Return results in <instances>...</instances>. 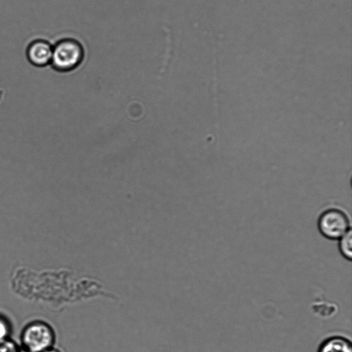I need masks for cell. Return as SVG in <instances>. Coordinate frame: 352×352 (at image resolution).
Here are the masks:
<instances>
[{
	"label": "cell",
	"mask_w": 352,
	"mask_h": 352,
	"mask_svg": "<svg viewBox=\"0 0 352 352\" xmlns=\"http://www.w3.org/2000/svg\"><path fill=\"white\" fill-rule=\"evenodd\" d=\"M320 234L329 240H338L351 229L350 219L342 209L333 207L322 211L317 221Z\"/></svg>",
	"instance_id": "3"
},
{
	"label": "cell",
	"mask_w": 352,
	"mask_h": 352,
	"mask_svg": "<svg viewBox=\"0 0 352 352\" xmlns=\"http://www.w3.org/2000/svg\"><path fill=\"white\" fill-rule=\"evenodd\" d=\"M18 344L10 338L0 341V352H19Z\"/></svg>",
	"instance_id": "7"
},
{
	"label": "cell",
	"mask_w": 352,
	"mask_h": 352,
	"mask_svg": "<svg viewBox=\"0 0 352 352\" xmlns=\"http://www.w3.org/2000/svg\"><path fill=\"white\" fill-rule=\"evenodd\" d=\"M21 342L22 349L28 352H43L54 346L55 333L48 323L33 321L23 329Z\"/></svg>",
	"instance_id": "2"
},
{
	"label": "cell",
	"mask_w": 352,
	"mask_h": 352,
	"mask_svg": "<svg viewBox=\"0 0 352 352\" xmlns=\"http://www.w3.org/2000/svg\"><path fill=\"white\" fill-rule=\"evenodd\" d=\"M317 352H352L351 342L342 336H332L321 342Z\"/></svg>",
	"instance_id": "5"
},
{
	"label": "cell",
	"mask_w": 352,
	"mask_h": 352,
	"mask_svg": "<svg viewBox=\"0 0 352 352\" xmlns=\"http://www.w3.org/2000/svg\"><path fill=\"white\" fill-rule=\"evenodd\" d=\"M84 58L85 50L80 42L65 38L53 45L50 65L57 72H69L79 67Z\"/></svg>",
	"instance_id": "1"
},
{
	"label": "cell",
	"mask_w": 352,
	"mask_h": 352,
	"mask_svg": "<svg viewBox=\"0 0 352 352\" xmlns=\"http://www.w3.org/2000/svg\"><path fill=\"white\" fill-rule=\"evenodd\" d=\"M53 45L44 39H36L27 47L26 56L29 62L38 67L50 65Z\"/></svg>",
	"instance_id": "4"
},
{
	"label": "cell",
	"mask_w": 352,
	"mask_h": 352,
	"mask_svg": "<svg viewBox=\"0 0 352 352\" xmlns=\"http://www.w3.org/2000/svg\"><path fill=\"white\" fill-rule=\"evenodd\" d=\"M19 352H28V351H25V350H24L23 349H21Z\"/></svg>",
	"instance_id": "10"
},
{
	"label": "cell",
	"mask_w": 352,
	"mask_h": 352,
	"mask_svg": "<svg viewBox=\"0 0 352 352\" xmlns=\"http://www.w3.org/2000/svg\"><path fill=\"white\" fill-rule=\"evenodd\" d=\"M338 250L340 254L347 261L352 259V230H349L338 239Z\"/></svg>",
	"instance_id": "6"
},
{
	"label": "cell",
	"mask_w": 352,
	"mask_h": 352,
	"mask_svg": "<svg viewBox=\"0 0 352 352\" xmlns=\"http://www.w3.org/2000/svg\"><path fill=\"white\" fill-rule=\"evenodd\" d=\"M43 352H61V351L59 349H58L54 346H52V347L45 350Z\"/></svg>",
	"instance_id": "9"
},
{
	"label": "cell",
	"mask_w": 352,
	"mask_h": 352,
	"mask_svg": "<svg viewBox=\"0 0 352 352\" xmlns=\"http://www.w3.org/2000/svg\"><path fill=\"white\" fill-rule=\"evenodd\" d=\"M10 333L9 322L4 317L0 316V341L8 339Z\"/></svg>",
	"instance_id": "8"
}]
</instances>
